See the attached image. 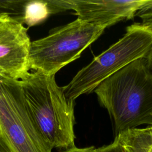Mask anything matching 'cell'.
I'll return each mask as SVG.
<instances>
[{"mask_svg":"<svg viewBox=\"0 0 152 152\" xmlns=\"http://www.w3.org/2000/svg\"><path fill=\"white\" fill-rule=\"evenodd\" d=\"M151 126H152V125H151Z\"/></svg>","mask_w":152,"mask_h":152,"instance_id":"cell-16","label":"cell"},{"mask_svg":"<svg viewBox=\"0 0 152 152\" xmlns=\"http://www.w3.org/2000/svg\"><path fill=\"white\" fill-rule=\"evenodd\" d=\"M146 58H147L148 68L152 72V46L150 48V50L148 52V55L146 56Z\"/></svg>","mask_w":152,"mask_h":152,"instance_id":"cell-13","label":"cell"},{"mask_svg":"<svg viewBox=\"0 0 152 152\" xmlns=\"http://www.w3.org/2000/svg\"><path fill=\"white\" fill-rule=\"evenodd\" d=\"M5 15H6V14H0V19L1 18H2L3 17H4Z\"/></svg>","mask_w":152,"mask_h":152,"instance_id":"cell-15","label":"cell"},{"mask_svg":"<svg viewBox=\"0 0 152 152\" xmlns=\"http://www.w3.org/2000/svg\"><path fill=\"white\" fill-rule=\"evenodd\" d=\"M0 152H10L1 140H0Z\"/></svg>","mask_w":152,"mask_h":152,"instance_id":"cell-14","label":"cell"},{"mask_svg":"<svg viewBox=\"0 0 152 152\" xmlns=\"http://www.w3.org/2000/svg\"><path fill=\"white\" fill-rule=\"evenodd\" d=\"M0 140L10 152H52L25 102L20 81L0 74Z\"/></svg>","mask_w":152,"mask_h":152,"instance_id":"cell-5","label":"cell"},{"mask_svg":"<svg viewBox=\"0 0 152 152\" xmlns=\"http://www.w3.org/2000/svg\"><path fill=\"white\" fill-rule=\"evenodd\" d=\"M135 16L140 17L143 26L152 28V0H145L138 8Z\"/></svg>","mask_w":152,"mask_h":152,"instance_id":"cell-10","label":"cell"},{"mask_svg":"<svg viewBox=\"0 0 152 152\" xmlns=\"http://www.w3.org/2000/svg\"><path fill=\"white\" fill-rule=\"evenodd\" d=\"M145 0H65L66 10H72L77 18L105 27L124 20L132 19Z\"/></svg>","mask_w":152,"mask_h":152,"instance_id":"cell-7","label":"cell"},{"mask_svg":"<svg viewBox=\"0 0 152 152\" xmlns=\"http://www.w3.org/2000/svg\"><path fill=\"white\" fill-rule=\"evenodd\" d=\"M28 27L9 15L0 19V74L20 80L30 72Z\"/></svg>","mask_w":152,"mask_h":152,"instance_id":"cell-6","label":"cell"},{"mask_svg":"<svg viewBox=\"0 0 152 152\" xmlns=\"http://www.w3.org/2000/svg\"><path fill=\"white\" fill-rule=\"evenodd\" d=\"M94 92L107 110L116 135L141 125H152V72L146 57L110 75Z\"/></svg>","mask_w":152,"mask_h":152,"instance_id":"cell-1","label":"cell"},{"mask_svg":"<svg viewBox=\"0 0 152 152\" xmlns=\"http://www.w3.org/2000/svg\"><path fill=\"white\" fill-rule=\"evenodd\" d=\"M96 152H125V150L118 137L115 136V140L112 143L96 148Z\"/></svg>","mask_w":152,"mask_h":152,"instance_id":"cell-11","label":"cell"},{"mask_svg":"<svg viewBox=\"0 0 152 152\" xmlns=\"http://www.w3.org/2000/svg\"><path fill=\"white\" fill-rule=\"evenodd\" d=\"M19 81L28 110L48 144L65 150L75 147L74 101L66 97L55 75L32 71Z\"/></svg>","mask_w":152,"mask_h":152,"instance_id":"cell-2","label":"cell"},{"mask_svg":"<svg viewBox=\"0 0 152 152\" xmlns=\"http://www.w3.org/2000/svg\"><path fill=\"white\" fill-rule=\"evenodd\" d=\"M151 46L152 28L140 23L128 26L122 38L96 56L62 87L65 96L75 101L80 96L94 91L102 82L126 65L146 57Z\"/></svg>","mask_w":152,"mask_h":152,"instance_id":"cell-3","label":"cell"},{"mask_svg":"<svg viewBox=\"0 0 152 152\" xmlns=\"http://www.w3.org/2000/svg\"><path fill=\"white\" fill-rule=\"evenodd\" d=\"M55 0L26 1L20 20L28 28L41 24L49 15L59 13Z\"/></svg>","mask_w":152,"mask_h":152,"instance_id":"cell-8","label":"cell"},{"mask_svg":"<svg viewBox=\"0 0 152 152\" xmlns=\"http://www.w3.org/2000/svg\"><path fill=\"white\" fill-rule=\"evenodd\" d=\"M125 152H152V126L133 128L117 135Z\"/></svg>","mask_w":152,"mask_h":152,"instance_id":"cell-9","label":"cell"},{"mask_svg":"<svg viewBox=\"0 0 152 152\" xmlns=\"http://www.w3.org/2000/svg\"><path fill=\"white\" fill-rule=\"evenodd\" d=\"M96 148L93 146L86 147V148H77L75 146L74 147H72L71 148H69L68 150H66L62 152H96Z\"/></svg>","mask_w":152,"mask_h":152,"instance_id":"cell-12","label":"cell"},{"mask_svg":"<svg viewBox=\"0 0 152 152\" xmlns=\"http://www.w3.org/2000/svg\"><path fill=\"white\" fill-rule=\"evenodd\" d=\"M106 28L77 18L50 30L46 36L31 42L30 70L55 75L62 68L80 58Z\"/></svg>","mask_w":152,"mask_h":152,"instance_id":"cell-4","label":"cell"}]
</instances>
